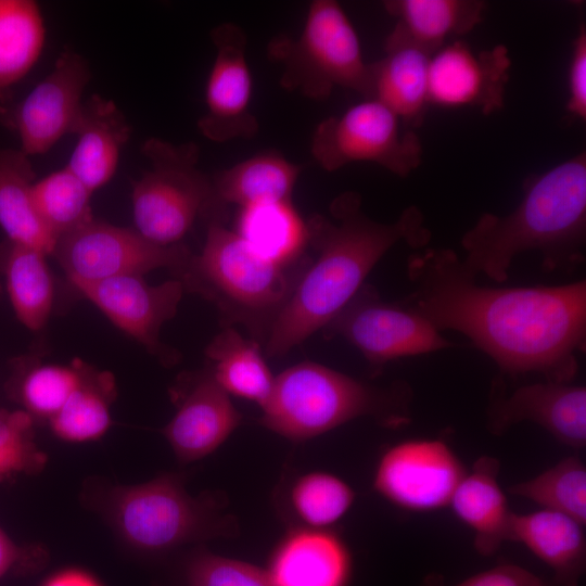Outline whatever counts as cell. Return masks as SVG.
<instances>
[{"instance_id": "1", "label": "cell", "mask_w": 586, "mask_h": 586, "mask_svg": "<svg viewBox=\"0 0 586 586\" xmlns=\"http://www.w3.org/2000/svg\"><path fill=\"white\" fill-rule=\"evenodd\" d=\"M413 291L400 304L440 332L455 330L487 354L501 373L536 372L569 383L586 344V282L557 286L491 288L450 249L411 254Z\"/></svg>"}, {"instance_id": "2", "label": "cell", "mask_w": 586, "mask_h": 586, "mask_svg": "<svg viewBox=\"0 0 586 586\" xmlns=\"http://www.w3.org/2000/svg\"><path fill=\"white\" fill-rule=\"evenodd\" d=\"M332 218L315 215L307 221L308 244L316 258L304 269L265 342L270 357L286 354L323 329L354 297L366 277L396 243L423 247L431 239L424 216L415 205L392 224L369 218L356 192L336 196Z\"/></svg>"}, {"instance_id": "3", "label": "cell", "mask_w": 586, "mask_h": 586, "mask_svg": "<svg viewBox=\"0 0 586 586\" xmlns=\"http://www.w3.org/2000/svg\"><path fill=\"white\" fill-rule=\"evenodd\" d=\"M586 234V154L578 153L531 178L524 196L505 216L484 213L461 238L463 266L475 277L508 279L513 258L539 251L546 271L572 268L584 260Z\"/></svg>"}, {"instance_id": "4", "label": "cell", "mask_w": 586, "mask_h": 586, "mask_svg": "<svg viewBox=\"0 0 586 586\" xmlns=\"http://www.w3.org/2000/svg\"><path fill=\"white\" fill-rule=\"evenodd\" d=\"M411 390L405 382L378 387L322 365L304 361L273 379L259 423L292 441H304L370 416L398 428L410 421Z\"/></svg>"}, {"instance_id": "5", "label": "cell", "mask_w": 586, "mask_h": 586, "mask_svg": "<svg viewBox=\"0 0 586 586\" xmlns=\"http://www.w3.org/2000/svg\"><path fill=\"white\" fill-rule=\"evenodd\" d=\"M307 264H273L222 222H209L204 246L177 278L214 303L225 327L243 326L259 344L290 298Z\"/></svg>"}, {"instance_id": "6", "label": "cell", "mask_w": 586, "mask_h": 586, "mask_svg": "<svg viewBox=\"0 0 586 586\" xmlns=\"http://www.w3.org/2000/svg\"><path fill=\"white\" fill-rule=\"evenodd\" d=\"M149 167L132 183L136 230L160 245L179 244L200 216L221 222L226 206L216 196L212 178L199 168L193 142L171 143L151 138L142 145Z\"/></svg>"}, {"instance_id": "7", "label": "cell", "mask_w": 586, "mask_h": 586, "mask_svg": "<svg viewBox=\"0 0 586 586\" xmlns=\"http://www.w3.org/2000/svg\"><path fill=\"white\" fill-rule=\"evenodd\" d=\"M268 55L281 64L279 84L288 91L320 101L340 87L370 99V63L365 62L356 29L337 1H311L301 34L275 38Z\"/></svg>"}, {"instance_id": "8", "label": "cell", "mask_w": 586, "mask_h": 586, "mask_svg": "<svg viewBox=\"0 0 586 586\" xmlns=\"http://www.w3.org/2000/svg\"><path fill=\"white\" fill-rule=\"evenodd\" d=\"M109 502V515L118 533L141 550H166L227 530L226 521L192 498L171 474L115 487Z\"/></svg>"}, {"instance_id": "9", "label": "cell", "mask_w": 586, "mask_h": 586, "mask_svg": "<svg viewBox=\"0 0 586 586\" xmlns=\"http://www.w3.org/2000/svg\"><path fill=\"white\" fill-rule=\"evenodd\" d=\"M422 152L417 133L374 99L323 119L310 141L313 157L327 171L369 162L406 177L421 164Z\"/></svg>"}, {"instance_id": "10", "label": "cell", "mask_w": 586, "mask_h": 586, "mask_svg": "<svg viewBox=\"0 0 586 586\" xmlns=\"http://www.w3.org/2000/svg\"><path fill=\"white\" fill-rule=\"evenodd\" d=\"M72 284L168 268L179 278L193 254L183 244L160 245L136 229L91 219L61 237L53 254Z\"/></svg>"}, {"instance_id": "11", "label": "cell", "mask_w": 586, "mask_h": 586, "mask_svg": "<svg viewBox=\"0 0 586 586\" xmlns=\"http://www.w3.org/2000/svg\"><path fill=\"white\" fill-rule=\"evenodd\" d=\"M322 330L327 337L341 336L355 346L373 372L399 357L453 346L425 318L402 304L382 301L365 283Z\"/></svg>"}, {"instance_id": "12", "label": "cell", "mask_w": 586, "mask_h": 586, "mask_svg": "<svg viewBox=\"0 0 586 586\" xmlns=\"http://www.w3.org/2000/svg\"><path fill=\"white\" fill-rule=\"evenodd\" d=\"M90 80L87 61L63 52L53 69L20 102L0 107V119L16 131L28 156L48 152L62 137L74 135Z\"/></svg>"}, {"instance_id": "13", "label": "cell", "mask_w": 586, "mask_h": 586, "mask_svg": "<svg viewBox=\"0 0 586 586\" xmlns=\"http://www.w3.org/2000/svg\"><path fill=\"white\" fill-rule=\"evenodd\" d=\"M466 472L461 460L444 441L407 440L381 456L373 487L402 509L429 512L449 506Z\"/></svg>"}, {"instance_id": "14", "label": "cell", "mask_w": 586, "mask_h": 586, "mask_svg": "<svg viewBox=\"0 0 586 586\" xmlns=\"http://www.w3.org/2000/svg\"><path fill=\"white\" fill-rule=\"evenodd\" d=\"M212 41L216 54L205 87V113L198 128L217 143L250 139L258 131V120L251 111L253 80L245 33L234 23H221L212 30Z\"/></svg>"}, {"instance_id": "15", "label": "cell", "mask_w": 586, "mask_h": 586, "mask_svg": "<svg viewBox=\"0 0 586 586\" xmlns=\"http://www.w3.org/2000/svg\"><path fill=\"white\" fill-rule=\"evenodd\" d=\"M74 286L162 362H177L179 354L160 341V331L177 313L184 291L179 279L150 285L142 276H122Z\"/></svg>"}, {"instance_id": "16", "label": "cell", "mask_w": 586, "mask_h": 586, "mask_svg": "<svg viewBox=\"0 0 586 586\" xmlns=\"http://www.w3.org/2000/svg\"><path fill=\"white\" fill-rule=\"evenodd\" d=\"M523 421L540 425L570 447H585V386L546 381L522 385L508 395L502 378H495L486 408L487 429L499 435Z\"/></svg>"}, {"instance_id": "17", "label": "cell", "mask_w": 586, "mask_h": 586, "mask_svg": "<svg viewBox=\"0 0 586 586\" xmlns=\"http://www.w3.org/2000/svg\"><path fill=\"white\" fill-rule=\"evenodd\" d=\"M510 67L504 44L479 52L458 40L443 46L430 59L429 102L448 109L475 107L489 115L504 106Z\"/></svg>"}, {"instance_id": "18", "label": "cell", "mask_w": 586, "mask_h": 586, "mask_svg": "<svg viewBox=\"0 0 586 586\" xmlns=\"http://www.w3.org/2000/svg\"><path fill=\"white\" fill-rule=\"evenodd\" d=\"M242 416L212 372L199 377L183 397L163 434L179 460H199L221 445L240 424Z\"/></svg>"}, {"instance_id": "19", "label": "cell", "mask_w": 586, "mask_h": 586, "mask_svg": "<svg viewBox=\"0 0 586 586\" xmlns=\"http://www.w3.org/2000/svg\"><path fill=\"white\" fill-rule=\"evenodd\" d=\"M385 54L370 63L371 94L393 112L407 129L420 127L429 102L431 54L391 31Z\"/></svg>"}, {"instance_id": "20", "label": "cell", "mask_w": 586, "mask_h": 586, "mask_svg": "<svg viewBox=\"0 0 586 586\" xmlns=\"http://www.w3.org/2000/svg\"><path fill=\"white\" fill-rule=\"evenodd\" d=\"M584 525L550 510L512 513L508 540L524 545L552 570L548 586H578L586 564Z\"/></svg>"}, {"instance_id": "21", "label": "cell", "mask_w": 586, "mask_h": 586, "mask_svg": "<svg viewBox=\"0 0 586 586\" xmlns=\"http://www.w3.org/2000/svg\"><path fill=\"white\" fill-rule=\"evenodd\" d=\"M351 570L349 552L336 535L308 528L282 540L267 572L275 586H347Z\"/></svg>"}, {"instance_id": "22", "label": "cell", "mask_w": 586, "mask_h": 586, "mask_svg": "<svg viewBox=\"0 0 586 586\" xmlns=\"http://www.w3.org/2000/svg\"><path fill=\"white\" fill-rule=\"evenodd\" d=\"M74 135L77 143L66 167L93 193L114 176L131 128L112 100L93 94L82 104Z\"/></svg>"}, {"instance_id": "23", "label": "cell", "mask_w": 586, "mask_h": 586, "mask_svg": "<svg viewBox=\"0 0 586 586\" xmlns=\"http://www.w3.org/2000/svg\"><path fill=\"white\" fill-rule=\"evenodd\" d=\"M499 461L491 456L476 459L456 487L449 506L474 533V548L492 556L508 540L510 511L499 483Z\"/></svg>"}, {"instance_id": "24", "label": "cell", "mask_w": 586, "mask_h": 586, "mask_svg": "<svg viewBox=\"0 0 586 586\" xmlns=\"http://www.w3.org/2000/svg\"><path fill=\"white\" fill-rule=\"evenodd\" d=\"M386 12L395 17L393 33L433 54L447 38L471 31L483 17L480 0H388Z\"/></svg>"}, {"instance_id": "25", "label": "cell", "mask_w": 586, "mask_h": 586, "mask_svg": "<svg viewBox=\"0 0 586 586\" xmlns=\"http://www.w3.org/2000/svg\"><path fill=\"white\" fill-rule=\"evenodd\" d=\"M21 149L0 146V227L7 239L52 255L56 240L33 202L35 171Z\"/></svg>"}, {"instance_id": "26", "label": "cell", "mask_w": 586, "mask_h": 586, "mask_svg": "<svg viewBox=\"0 0 586 586\" xmlns=\"http://www.w3.org/2000/svg\"><path fill=\"white\" fill-rule=\"evenodd\" d=\"M260 257L290 266L303 259L308 227L292 201H268L240 207L235 231Z\"/></svg>"}, {"instance_id": "27", "label": "cell", "mask_w": 586, "mask_h": 586, "mask_svg": "<svg viewBox=\"0 0 586 586\" xmlns=\"http://www.w3.org/2000/svg\"><path fill=\"white\" fill-rule=\"evenodd\" d=\"M46 254L9 239L0 242V275L17 319L29 330L44 327L53 304Z\"/></svg>"}, {"instance_id": "28", "label": "cell", "mask_w": 586, "mask_h": 586, "mask_svg": "<svg viewBox=\"0 0 586 586\" xmlns=\"http://www.w3.org/2000/svg\"><path fill=\"white\" fill-rule=\"evenodd\" d=\"M301 166L277 152H264L220 170L212 178L219 202L244 207L268 201H290Z\"/></svg>"}, {"instance_id": "29", "label": "cell", "mask_w": 586, "mask_h": 586, "mask_svg": "<svg viewBox=\"0 0 586 586\" xmlns=\"http://www.w3.org/2000/svg\"><path fill=\"white\" fill-rule=\"evenodd\" d=\"M213 378L228 394L254 400L268 398L273 377L255 340L244 339L233 327L224 329L205 351Z\"/></svg>"}, {"instance_id": "30", "label": "cell", "mask_w": 586, "mask_h": 586, "mask_svg": "<svg viewBox=\"0 0 586 586\" xmlns=\"http://www.w3.org/2000/svg\"><path fill=\"white\" fill-rule=\"evenodd\" d=\"M44 39L43 17L35 1L0 0V107L40 58Z\"/></svg>"}, {"instance_id": "31", "label": "cell", "mask_w": 586, "mask_h": 586, "mask_svg": "<svg viewBox=\"0 0 586 586\" xmlns=\"http://www.w3.org/2000/svg\"><path fill=\"white\" fill-rule=\"evenodd\" d=\"M115 396L113 375L81 362V381L61 409L49 418L53 433L67 442L101 437L111 425L110 404Z\"/></svg>"}, {"instance_id": "32", "label": "cell", "mask_w": 586, "mask_h": 586, "mask_svg": "<svg viewBox=\"0 0 586 586\" xmlns=\"http://www.w3.org/2000/svg\"><path fill=\"white\" fill-rule=\"evenodd\" d=\"M81 362L74 360L69 367H64L39 365L31 358H20L14 362L9 388L33 419H49L79 386Z\"/></svg>"}, {"instance_id": "33", "label": "cell", "mask_w": 586, "mask_h": 586, "mask_svg": "<svg viewBox=\"0 0 586 586\" xmlns=\"http://www.w3.org/2000/svg\"><path fill=\"white\" fill-rule=\"evenodd\" d=\"M92 192L66 166L34 183L36 212L58 240L93 219Z\"/></svg>"}, {"instance_id": "34", "label": "cell", "mask_w": 586, "mask_h": 586, "mask_svg": "<svg viewBox=\"0 0 586 586\" xmlns=\"http://www.w3.org/2000/svg\"><path fill=\"white\" fill-rule=\"evenodd\" d=\"M508 492L585 526L586 468L578 456L562 459L535 477L509 486Z\"/></svg>"}, {"instance_id": "35", "label": "cell", "mask_w": 586, "mask_h": 586, "mask_svg": "<svg viewBox=\"0 0 586 586\" xmlns=\"http://www.w3.org/2000/svg\"><path fill=\"white\" fill-rule=\"evenodd\" d=\"M354 497L348 484L324 472H311L301 476L291 491L295 513L315 528L339 521L351 508Z\"/></svg>"}, {"instance_id": "36", "label": "cell", "mask_w": 586, "mask_h": 586, "mask_svg": "<svg viewBox=\"0 0 586 586\" xmlns=\"http://www.w3.org/2000/svg\"><path fill=\"white\" fill-rule=\"evenodd\" d=\"M47 456L35 443L34 419L25 410L0 409V480L41 471Z\"/></svg>"}, {"instance_id": "37", "label": "cell", "mask_w": 586, "mask_h": 586, "mask_svg": "<svg viewBox=\"0 0 586 586\" xmlns=\"http://www.w3.org/2000/svg\"><path fill=\"white\" fill-rule=\"evenodd\" d=\"M186 575L188 586H275L268 572L208 552L192 558Z\"/></svg>"}, {"instance_id": "38", "label": "cell", "mask_w": 586, "mask_h": 586, "mask_svg": "<svg viewBox=\"0 0 586 586\" xmlns=\"http://www.w3.org/2000/svg\"><path fill=\"white\" fill-rule=\"evenodd\" d=\"M566 111L574 118L586 119V28L579 25L573 40L568 71Z\"/></svg>"}, {"instance_id": "39", "label": "cell", "mask_w": 586, "mask_h": 586, "mask_svg": "<svg viewBox=\"0 0 586 586\" xmlns=\"http://www.w3.org/2000/svg\"><path fill=\"white\" fill-rule=\"evenodd\" d=\"M424 586H445L434 576ZM453 586H548V582L517 564H499Z\"/></svg>"}, {"instance_id": "40", "label": "cell", "mask_w": 586, "mask_h": 586, "mask_svg": "<svg viewBox=\"0 0 586 586\" xmlns=\"http://www.w3.org/2000/svg\"><path fill=\"white\" fill-rule=\"evenodd\" d=\"M44 555L27 551L16 544L0 528V579L11 572H31L44 564Z\"/></svg>"}, {"instance_id": "41", "label": "cell", "mask_w": 586, "mask_h": 586, "mask_svg": "<svg viewBox=\"0 0 586 586\" xmlns=\"http://www.w3.org/2000/svg\"><path fill=\"white\" fill-rule=\"evenodd\" d=\"M42 586H102L91 574L78 570L66 569L50 576Z\"/></svg>"}, {"instance_id": "42", "label": "cell", "mask_w": 586, "mask_h": 586, "mask_svg": "<svg viewBox=\"0 0 586 586\" xmlns=\"http://www.w3.org/2000/svg\"><path fill=\"white\" fill-rule=\"evenodd\" d=\"M1 294H2V285H1V282H0V298H1Z\"/></svg>"}]
</instances>
